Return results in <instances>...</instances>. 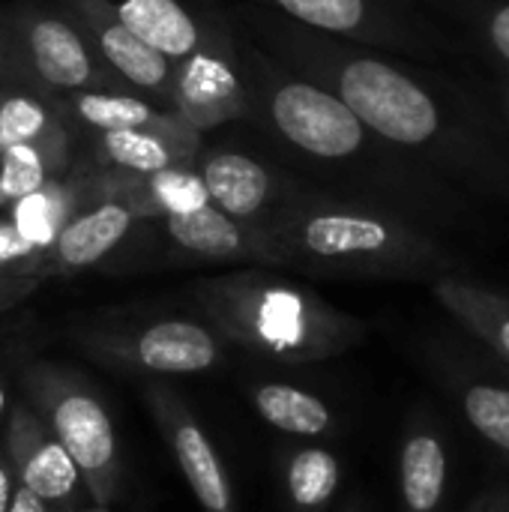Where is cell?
Returning <instances> with one entry per match:
<instances>
[{
    "label": "cell",
    "mask_w": 509,
    "mask_h": 512,
    "mask_svg": "<svg viewBox=\"0 0 509 512\" xmlns=\"http://www.w3.org/2000/svg\"><path fill=\"white\" fill-rule=\"evenodd\" d=\"M45 252L27 243L9 216L0 219V276H36L45 282Z\"/></svg>",
    "instance_id": "29"
},
{
    "label": "cell",
    "mask_w": 509,
    "mask_h": 512,
    "mask_svg": "<svg viewBox=\"0 0 509 512\" xmlns=\"http://www.w3.org/2000/svg\"><path fill=\"white\" fill-rule=\"evenodd\" d=\"M72 132H126V129H168L180 123L171 108L123 87H99L54 102Z\"/></svg>",
    "instance_id": "20"
},
{
    "label": "cell",
    "mask_w": 509,
    "mask_h": 512,
    "mask_svg": "<svg viewBox=\"0 0 509 512\" xmlns=\"http://www.w3.org/2000/svg\"><path fill=\"white\" fill-rule=\"evenodd\" d=\"M0 408H3V396H0Z\"/></svg>",
    "instance_id": "37"
},
{
    "label": "cell",
    "mask_w": 509,
    "mask_h": 512,
    "mask_svg": "<svg viewBox=\"0 0 509 512\" xmlns=\"http://www.w3.org/2000/svg\"><path fill=\"white\" fill-rule=\"evenodd\" d=\"M447 456L438 438L414 435L402 450V498L408 512H435L444 498Z\"/></svg>",
    "instance_id": "24"
},
{
    "label": "cell",
    "mask_w": 509,
    "mask_h": 512,
    "mask_svg": "<svg viewBox=\"0 0 509 512\" xmlns=\"http://www.w3.org/2000/svg\"><path fill=\"white\" fill-rule=\"evenodd\" d=\"M75 135L57 144H15L0 150V195L6 207L36 192L48 180L69 174L78 162Z\"/></svg>",
    "instance_id": "21"
},
{
    "label": "cell",
    "mask_w": 509,
    "mask_h": 512,
    "mask_svg": "<svg viewBox=\"0 0 509 512\" xmlns=\"http://www.w3.org/2000/svg\"><path fill=\"white\" fill-rule=\"evenodd\" d=\"M72 24L84 33L105 69L129 90L171 108L174 63L141 42L126 24H120L99 0H54ZM174 111V108H171Z\"/></svg>",
    "instance_id": "13"
},
{
    "label": "cell",
    "mask_w": 509,
    "mask_h": 512,
    "mask_svg": "<svg viewBox=\"0 0 509 512\" xmlns=\"http://www.w3.org/2000/svg\"><path fill=\"white\" fill-rule=\"evenodd\" d=\"M465 414L471 426L509 453V390L477 384L465 393Z\"/></svg>",
    "instance_id": "28"
},
{
    "label": "cell",
    "mask_w": 509,
    "mask_h": 512,
    "mask_svg": "<svg viewBox=\"0 0 509 512\" xmlns=\"http://www.w3.org/2000/svg\"><path fill=\"white\" fill-rule=\"evenodd\" d=\"M249 78V126L303 168L345 183L348 198L372 201L411 219L450 216L459 207L450 180L375 135L342 99L282 66L240 30Z\"/></svg>",
    "instance_id": "2"
},
{
    "label": "cell",
    "mask_w": 509,
    "mask_h": 512,
    "mask_svg": "<svg viewBox=\"0 0 509 512\" xmlns=\"http://www.w3.org/2000/svg\"><path fill=\"white\" fill-rule=\"evenodd\" d=\"M171 108L201 135L249 123V78L231 15L186 60L174 63Z\"/></svg>",
    "instance_id": "9"
},
{
    "label": "cell",
    "mask_w": 509,
    "mask_h": 512,
    "mask_svg": "<svg viewBox=\"0 0 509 512\" xmlns=\"http://www.w3.org/2000/svg\"><path fill=\"white\" fill-rule=\"evenodd\" d=\"M309 30L408 57L441 63L456 54L453 39L420 9L417 0H243Z\"/></svg>",
    "instance_id": "6"
},
{
    "label": "cell",
    "mask_w": 509,
    "mask_h": 512,
    "mask_svg": "<svg viewBox=\"0 0 509 512\" xmlns=\"http://www.w3.org/2000/svg\"><path fill=\"white\" fill-rule=\"evenodd\" d=\"M195 168L216 210L231 219L261 225L300 183L270 159L243 144H207L195 156Z\"/></svg>",
    "instance_id": "10"
},
{
    "label": "cell",
    "mask_w": 509,
    "mask_h": 512,
    "mask_svg": "<svg viewBox=\"0 0 509 512\" xmlns=\"http://www.w3.org/2000/svg\"><path fill=\"white\" fill-rule=\"evenodd\" d=\"M509 72V0H441Z\"/></svg>",
    "instance_id": "27"
},
{
    "label": "cell",
    "mask_w": 509,
    "mask_h": 512,
    "mask_svg": "<svg viewBox=\"0 0 509 512\" xmlns=\"http://www.w3.org/2000/svg\"><path fill=\"white\" fill-rule=\"evenodd\" d=\"M15 84H21V75H18V66H15V54H12V39H9L6 21L0 15V87H15Z\"/></svg>",
    "instance_id": "31"
},
{
    "label": "cell",
    "mask_w": 509,
    "mask_h": 512,
    "mask_svg": "<svg viewBox=\"0 0 509 512\" xmlns=\"http://www.w3.org/2000/svg\"><path fill=\"white\" fill-rule=\"evenodd\" d=\"M90 171H117V174H156L174 165L195 162L204 147V135L186 120L168 129H126V132H75Z\"/></svg>",
    "instance_id": "14"
},
{
    "label": "cell",
    "mask_w": 509,
    "mask_h": 512,
    "mask_svg": "<svg viewBox=\"0 0 509 512\" xmlns=\"http://www.w3.org/2000/svg\"><path fill=\"white\" fill-rule=\"evenodd\" d=\"M9 512H51L33 492H27V489H21V486H15V495H12V507Z\"/></svg>",
    "instance_id": "33"
},
{
    "label": "cell",
    "mask_w": 509,
    "mask_h": 512,
    "mask_svg": "<svg viewBox=\"0 0 509 512\" xmlns=\"http://www.w3.org/2000/svg\"><path fill=\"white\" fill-rule=\"evenodd\" d=\"M3 21L21 84L51 102L120 84L54 0H18L3 12Z\"/></svg>",
    "instance_id": "7"
},
{
    "label": "cell",
    "mask_w": 509,
    "mask_h": 512,
    "mask_svg": "<svg viewBox=\"0 0 509 512\" xmlns=\"http://www.w3.org/2000/svg\"><path fill=\"white\" fill-rule=\"evenodd\" d=\"M18 384L33 414L72 456L84 492L108 507L120 489V447L102 399L75 369L48 360L27 363Z\"/></svg>",
    "instance_id": "5"
},
{
    "label": "cell",
    "mask_w": 509,
    "mask_h": 512,
    "mask_svg": "<svg viewBox=\"0 0 509 512\" xmlns=\"http://www.w3.org/2000/svg\"><path fill=\"white\" fill-rule=\"evenodd\" d=\"M495 96H498V108H501V123L509 129V72H504V78L498 81Z\"/></svg>",
    "instance_id": "34"
},
{
    "label": "cell",
    "mask_w": 509,
    "mask_h": 512,
    "mask_svg": "<svg viewBox=\"0 0 509 512\" xmlns=\"http://www.w3.org/2000/svg\"><path fill=\"white\" fill-rule=\"evenodd\" d=\"M75 132L57 105L30 87H0V150L15 144H57Z\"/></svg>",
    "instance_id": "22"
},
{
    "label": "cell",
    "mask_w": 509,
    "mask_h": 512,
    "mask_svg": "<svg viewBox=\"0 0 509 512\" xmlns=\"http://www.w3.org/2000/svg\"><path fill=\"white\" fill-rule=\"evenodd\" d=\"M135 222L141 219H135V213L126 204L114 198L93 201L78 216H72L54 237V243L45 249V279L96 267L129 237Z\"/></svg>",
    "instance_id": "17"
},
{
    "label": "cell",
    "mask_w": 509,
    "mask_h": 512,
    "mask_svg": "<svg viewBox=\"0 0 509 512\" xmlns=\"http://www.w3.org/2000/svg\"><path fill=\"white\" fill-rule=\"evenodd\" d=\"M234 27L282 66L342 99L375 135L447 180L509 192V141L471 90L417 60L354 45L237 0Z\"/></svg>",
    "instance_id": "1"
},
{
    "label": "cell",
    "mask_w": 509,
    "mask_h": 512,
    "mask_svg": "<svg viewBox=\"0 0 509 512\" xmlns=\"http://www.w3.org/2000/svg\"><path fill=\"white\" fill-rule=\"evenodd\" d=\"M78 512H111L108 507H99V504H93V507H87V510H78Z\"/></svg>",
    "instance_id": "35"
},
{
    "label": "cell",
    "mask_w": 509,
    "mask_h": 512,
    "mask_svg": "<svg viewBox=\"0 0 509 512\" xmlns=\"http://www.w3.org/2000/svg\"><path fill=\"white\" fill-rule=\"evenodd\" d=\"M12 495H15V477H12V468H9L6 456H0V512H9Z\"/></svg>",
    "instance_id": "32"
},
{
    "label": "cell",
    "mask_w": 509,
    "mask_h": 512,
    "mask_svg": "<svg viewBox=\"0 0 509 512\" xmlns=\"http://www.w3.org/2000/svg\"><path fill=\"white\" fill-rule=\"evenodd\" d=\"M249 396H252V405H255L258 417L264 423H270L273 429L285 432V435L321 438L333 426L330 408L318 396H312V393H306L300 387L267 381V384H255L249 390Z\"/></svg>",
    "instance_id": "23"
},
{
    "label": "cell",
    "mask_w": 509,
    "mask_h": 512,
    "mask_svg": "<svg viewBox=\"0 0 509 512\" xmlns=\"http://www.w3.org/2000/svg\"><path fill=\"white\" fill-rule=\"evenodd\" d=\"M3 456L12 468L15 486L33 492L51 512H78L84 480L63 444L24 402L9 411Z\"/></svg>",
    "instance_id": "12"
},
{
    "label": "cell",
    "mask_w": 509,
    "mask_h": 512,
    "mask_svg": "<svg viewBox=\"0 0 509 512\" xmlns=\"http://www.w3.org/2000/svg\"><path fill=\"white\" fill-rule=\"evenodd\" d=\"M93 174H96L99 195L126 204L135 213V219H168L210 204L195 162L174 165L156 174H117V171H93Z\"/></svg>",
    "instance_id": "18"
},
{
    "label": "cell",
    "mask_w": 509,
    "mask_h": 512,
    "mask_svg": "<svg viewBox=\"0 0 509 512\" xmlns=\"http://www.w3.org/2000/svg\"><path fill=\"white\" fill-rule=\"evenodd\" d=\"M189 291L222 342L279 363H318L354 348L363 336L357 318L264 267L204 276Z\"/></svg>",
    "instance_id": "4"
},
{
    "label": "cell",
    "mask_w": 509,
    "mask_h": 512,
    "mask_svg": "<svg viewBox=\"0 0 509 512\" xmlns=\"http://www.w3.org/2000/svg\"><path fill=\"white\" fill-rule=\"evenodd\" d=\"M261 228L282 267L321 276H414L447 264V252L417 219L303 183Z\"/></svg>",
    "instance_id": "3"
},
{
    "label": "cell",
    "mask_w": 509,
    "mask_h": 512,
    "mask_svg": "<svg viewBox=\"0 0 509 512\" xmlns=\"http://www.w3.org/2000/svg\"><path fill=\"white\" fill-rule=\"evenodd\" d=\"M99 198L102 195L96 186V174L84 162H75V168L69 174L48 180L45 186L24 195L21 201H15L6 210H9V222L18 228V234L45 252L54 243V237L63 231V225Z\"/></svg>",
    "instance_id": "19"
},
{
    "label": "cell",
    "mask_w": 509,
    "mask_h": 512,
    "mask_svg": "<svg viewBox=\"0 0 509 512\" xmlns=\"http://www.w3.org/2000/svg\"><path fill=\"white\" fill-rule=\"evenodd\" d=\"M144 405L159 426L192 498L204 512H237L234 489L225 474L213 441L204 435L201 423L189 411V405L162 381H150L144 387Z\"/></svg>",
    "instance_id": "11"
},
{
    "label": "cell",
    "mask_w": 509,
    "mask_h": 512,
    "mask_svg": "<svg viewBox=\"0 0 509 512\" xmlns=\"http://www.w3.org/2000/svg\"><path fill=\"white\" fill-rule=\"evenodd\" d=\"M342 480L339 459L321 447H306L285 462V492L297 512H321Z\"/></svg>",
    "instance_id": "25"
},
{
    "label": "cell",
    "mask_w": 509,
    "mask_h": 512,
    "mask_svg": "<svg viewBox=\"0 0 509 512\" xmlns=\"http://www.w3.org/2000/svg\"><path fill=\"white\" fill-rule=\"evenodd\" d=\"M165 237L186 252L189 258L210 264H258V267H282L276 246L267 231L252 222H240L204 204L192 213L159 219Z\"/></svg>",
    "instance_id": "16"
},
{
    "label": "cell",
    "mask_w": 509,
    "mask_h": 512,
    "mask_svg": "<svg viewBox=\"0 0 509 512\" xmlns=\"http://www.w3.org/2000/svg\"><path fill=\"white\" fill-rule=\"evenodd\" d=\"M141 42L168 57L186 60L219 24L228 21L222 0H99Z\"/></svg>",
    "instance_id": "15"
},
{
    "label": "cell",
    "mask_w": 509,
    "mask_h": 512,
    "mask_svg": "<svg viewBox=\"0 0 509 512\" xmlns=\"http://www.w3.org/2000/svg\"><path fill=\"white\" fill-rule=\"evenodd\" d=\"M72 336L93 363L117 372L198 375L222 363V339L192 318H159L138 327L93 324Z\"/></svg>",
    "instance_id": "8"
},
{
    "label": "cell",
    "mask_w": 509,
    "mask_h": 512,
    "mask_svg": "<svg viewBox=\"0 0 509 512\" xmlns=\"http://www.w3.org/2000/svg\"><path fill=\"white\" fill-rule=\"evenodd\" d=\"M0 210H6V201H3V195H0Z\"/></svg>",
    "instance_id": "36"
},
{
    "label": "cell",
    "mask_w": 509,
    "mask_h": 512,
    "mask_svg": "<svg viewBox=\"0 0 509 512\" xmlns=\"http://www.w3.org/2000/svg\"><path fill=\"white\" fill-rule=\"evenodd\" d=\"M438 297L444 300V306H450L456 315H462L468 324H474L504 357L509 360V306L495 300L492 294L474 288V285H462L456 279H444L438 282Z\"/></svg>",
    "instance_id": "26"
},
{
    "label": "cell",
    "mask_w": 509,
    "mask_h": 512,
    "mask_svg": "<svg viewBox=\"0 0 509 512\" xmlns=\"http://www.w3.org/2000/svg\"><path fill=\"white\" fill-rule=\"evenodd\" d=\"M39 285H42V279H36V276H0V315L15 309L18 303H24Z\"/></svg>",
    "instance_id": "30"
}]
</instances>
